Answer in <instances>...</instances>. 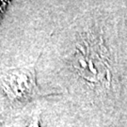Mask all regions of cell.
Segmentation results:
<instances>
[{
  "mask_svg": "<svg viewBox=\"0 0 127 127\" xmlns=\"http://www.w3.org/2000/svg\"><path fill=\"white\" fill-rule=\"evenodd\" d=\"M3 89L16 99H23L32 95L35 91L34 76L27 69H13L0 74Z\"/></svg>",
  "mask_w": 127,
  "mask_h": 127,
  "instance_id": "obj_1",
  "label": "cell"
},
{
  "mask_svg": "<svg viewBox=\"0 0 127 127\" xmlns=\"http://www.w3.org/2000/svg\"><path fill=\"white\" fill-rule=\"evenodd\" d=\"M7 6H8V2H6V1H0V18L2 17V15L4 13Z\"/></svg>",
  "mask_w": 127,
  "mask_h": 127,
  "instance_id": "obj_2",
  "label": "cell"
},
{
  "mask_svg": "<svg viewBox=\"0 0 127 127\" xmlns=\"http://www.w3.org/2000/svg\"><path fill=\"white\" fill-rule=\"evenodd\" d=\"M29 127H39V125H38V123H37V121H34L33 123L29 125Z\"/></svg>",
  "mask_w": 127,
  "mask_h": 127,
  "instance_id": "obj_3",
  "label": "cell"
}]
</instances>
